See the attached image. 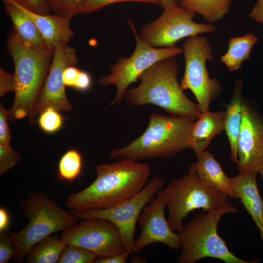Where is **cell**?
Returning <instances> with one entry per match:
<instances>
[{"label": "cell", "mask_w": 263, "mask_h": 263, "mask_svg": "<svg viewBox=\"0 0 263 263\" xmlns=\"http://www.w3.org/2000/svg\"><path fill=\"white\" fill-rule=\"evenodd\" d=\"M225 111L208 110L194 121L189 134L190 149L197 157L208 147L212 139L224 131Z\"/></svg>", "instance_id": "ac0fdd59"}, {"label": "cell", "mask_w": 263, "mask_h": 263, "mask_svg": "<svg viewBox=\"0 0 263 263\" xmlns=\"http://www.w3.org/2000/svg\"><path fill=\"white\" fill-rule=\"evenodd\" d=\"M34 12L42 15L50 14L51 9L45 0H16Z\"/></svg>", "instance_id": "836d02e7"}, {"label": "cell", "mask_w": 263, "mask_h": 263, "mask_svg": "<svg viewBox=\"0 0 263 263\" xmlns=\"http://www.w3.org/2000/svg\"><path fill=\"white\" fill-rule=\"evenodd\" d=\"M8 110L0 104V144L10 145L11 132L8 124Z\"/></svg>", "instance_id": "1f68e13d"}, {"label": "cell", "mask_w": 263, "mask_h": 263, "mask_svg": "<svg viewBox=\"0 0 263 263\" xmlns=\"http://www.w3.org/2000/svg\"><path fill=\"white\" fill-rule=\"evenodd\" d=\"M80 71L75 66L67 67L64 71L63 80L65 86L74 87Z\"/></svg>", "instance_id": "d590c367"}, {"label": "cell", "mask_w": 263, "mask_h": 263, "mask_svg": "<svg viewBox=\"0 0 263 263\" xmlns=\"http://www.w3.org/2000/svg\"><path fill=\"white\" fill-rule=\"evenodd\" d=\"M258 40V38L253 34L230 38L228 50L221 56V61L231 72L239 70L243 62L250 59L251 51Z\"/></svg>", "instance_id": "7402d4cb"}, {"label": "cell", "mask_w": 263, "mask_h": 263, "mask_svg": "<svg viewBox=\"0 0 263 263\" xmlns=\"http://www.w3.org/2000/svg\"><path fill=\"white\" fill-rule=\"evenodd\" d=\"M77 62L75 48L62 42L55 48L49 74L37 99L36 115L49 108L66 112L72 110L73 105L66 94L63 73L67 67L75 66Z\"/></svg>", "instance_id": "4fadbf2b"}, {"label": "cell", "mask_w": 263, "mask_h": 263, "mask_svg": "<svg viewBox=\"0 0 263 263\" xmlns=\"http://www.w3.org/2000/svg\"><path fill=\"white\" fill-rule=\"evenodd\" d=\"M82 158L80 153L72 150L67 151L61 158L58 164L60 177L66 181L75 180L80 174Z\"/></svg>", "instance_id": "d4e9b609"}, {"label": "cell", "mask_w": 263, "mask_h": 263, "mask_svg": "<svg viewBox=\"0 0 263 263\" xmlns=\"http://www.w3.org/2000/svg\"><path fill=\"white\" fill-rule=\"evenodd\" d=\"M156 196L166 204L168 223L175 232L183 227L184 219L190 212L197 209L209 211L228 201L225 194L206 185L190 166L187 173L171 180Z\"/></svg>", "instance_id": "52a82bcc"}, {"label": "cell", "mask_w": 263, "mask_h": 263, "mask_svg": "<svg viewBox=\"0 0 263 263\" xmlns=\"http://www.w3.org/2000/svg\"><path fill=\"white\" fill-rule=\"evenodd\" d=\"M21 158V155L10 145L0 144V176L15 167Z\"/></svg>", "instance_id": "f1b7e54d"}, {"label": "cell", "mask_w": 263, "mask_h": 263, "mask_svg": "<svg viewBox=\"0 0 263 263\" xmlns=\"http://www.w3.org/2000/svg\"><path fill=\"white\" fill-rule=\"evenodd\" d=\"M182 49L185 67L181 86L184 91L192 92L201 112L204 113L223 90L217 78L210 77L207 67V61L213 59L212 46L207 37L198 35L187 38Z\"/></svg>", "instance_id": "9c48e42d"}, {"label": "cell", "mask_w": 263, "mask_h": 263, "mask_svg": "<svg viewBox=\"0 0 263 263\" xmlns=\"http://www.w3.org/2000/svg\"><path fill=\"white\" fill-rule=\"evenodd\" d=\"M260 174H261V176L262 179V180L263 181V171L261 172Z\"/></svg>", "instance_id": "b9f144b4"}, {"label": "cell", "mask_w": 263, "mask_h": 263, "mask_svg": "<svg viewBox=\"0 0 263 263\" xmlns=\"http://www.w3.org/2000/svg\"><path fill=\"white\" fill-rule=\"evenodd\" d=\"M243 87V79L239 78L235 81L230 103L223 104L225 108L224 131L230 146L231 159L236 164L238 161V139L242 121L244 98L242 94Z\"/></svg>", "instance_id": "44dd1931"}, {"label": "cell", "mask_w": 263, "mask_h": 263, "mask_svg": "<svg viewBox=\"0 0 263 263\" xmlns=\"http://www.w3.org/2000/svg\"><path fill=\"white\" fill-rule=\"evenodd\" d=\"M86 0H45L54 14L75 17Z\"/></svg>", "instance_id": "4316f807"}, {"label": "cell", "mask_w": 263, "mask_h": 263, "mask_svg": "<svg viewBox=\"0 0 263 263\" xmlns=\"http://www.w3.org/2000/svg\"><path fill=\"white\" fill-rule=\"evenodd\" d=\"M59 236L52 235L41 239L26 255L28 263H56L67 245Z\"/></svg>", "instance_id": "603a6c76"}, {"label": "cell", "mask_w": 263, "mask_h": 263, "mask_svg": "<svg viewBox=\"0 0 263 263\" xmlns=\"http://www.w3.org/2000/svg\"><path fill=\"white\" fill-rule=\"evenodd\" d=\"M196 14L180 5L165 9L157 19L141 27L139 37L152 47L169 48L185 38L216 30L213 24L195 22Z\"/></svg>", "instance_id": "30bf717a"}, {"label": "cell", "mask_w": 263, "mask_h": 263, "mask_svg": "<svg viewBox=\"0 0 263 263\" xmlns=\"http://www.w3.org/2000/svg\"><path fill=\"white\" fill-rule=\"evenodd\" d=\"M127 23L136 40L133 53L130 57H119L111 66L110 73L99 77L97 80L102 86H115L116 92L112 104H120L129 86L137 81L139 76L154 63L183 53V49L179 47L156 48L149 45L140 38L133 21L129 19Z\"/></svg>", "instance_id": "ba28073f"}, {"label": "cell", "mask_w": 263, "mask_h": 263, "mask_svg": "<svg viewBox=\"0 0 263 263\" xmlns=\"http://www.w3.org/2000/svg\"><path fill=\"white\" fill-rule=\"evenodd\" d=\"M163 10L178 6L180 0H160Z\"/></svg>", "instance_id": "ab89813d"}, {"label": "cell", "mask_w": 263, "mask_h": 263, "mask_svg": "<svg viewBox=\"0 0 263 263\" xmlns=\"http://www.w3.org/2000/svg\"><path fill=\"white\" fill-rule=\"evenodd\" d=\"M57 112L49 108L40 113L38 122L43 131L47 132H53L60 129L62 119Z\"/></svg>", "instance_id": "83f0119b"}, {"label": "cell", "mask_w": 263, "mask_h": 263, "mask_svg": "<svg viewBox=\"0 0 263 263\" xmlns=\"http://www.w3.org/2000/svg\"><path fill=\"white\" fill-rule=\"evenodd\" d=\"M237 207L229 201L220 207L203 211L178 231L181 252L177 257L178 263H195L206 258L219 259L225 263H256L261 259L245 261L231 252L217 231L219 222L227 213H236Z\"/></svg>", "instance_id": "5b68a950"}, {"label": "cell", "mask_w": 263, "mask_h": 263, "mask_svg": "<svg viewBox=\"0 0 263 263\" xmlns=\"http://www.w3.org/2000/svg\"><path fill=\"white\" fill-rule=\"evenodd\" d=\"M255 21L262 24L263 27V0H257V3L248 14Z\"/></svg>", "instance_id": "8d00e7d4"}, {"label": "cell", "mask_w": 263, "mask_h": 263, "mask_svg": "<svg viewBox=\"0 0 263 263\" xmlns=\"http://www.w3.org/2000/svg\"><path fill=\"white\" fill-rule=\"evenodd\" d=\"M150 172L149 165L132 159L96 165L94 181L83 190L71 193L66 206L76 211L114 207L141 191L148 183Z\"/></svg>", "instance_id": "6da1fadb"}, {"label": "cell", "mask_w": 263, "mask_h": 263, "mask_svg": "<svg viewBox=\"0 0 263 263\" xmlns=\"http://www.w3.org/2000/svg\"><path fill=\"white\" fill-rule=\"evenodd\" d=\"M123 1L147 2L161 6L160 0H86L79 9L78 14H88L96 11L107 5Z\"/></svg>", "instance_id": "4dcf8cb0"}, {"label": "cell", "mask_w": 263, "mask_h": 263, "mask_svg": "<svg viewBox=\"0 0 263 263\" xmlns=\"http://www.w3.org/2000/svg\"><path fill=\"white\" fill-rule=\"evenodd\" d=\"M166 207L163 201L156 196L143 208L137 220L140 235L134 241L133 252L138 253L155 243L164 244L173 250L180 249L179 235L168 223L165 214Z\"/></svg>", "instance_id": "9a60e30c"}, {"label": "cell", "mask_w": 263, "mask_h": 263, "mask_svg": "<svg viewBox=\"0 0 263 263\" xmlns=\"http://www.w3.org/2000/svg\"><path fill=\"white\" fill-rule=\"evenodd\" d=\"M90 84L91 79L89 75L80 71L74 87L80 90H85L89 88Z\"/></svg>", "instance_id": "74e56055"}, {"label": "cell", "mask_w": 263, "mask_h": 263, "mask_svg": "<svg viewBox=\"0 0 263 263\" xmlns=\"http://www.w3.org/2000/svg\"><path fill=\"white\" fill-rule=\"evenodd\" d=\"M7 50L15 66V98L8 110V118L16 120L28 117L31 124L37 122L35 110L38 96L49 74L54 51L41 52L26 48L11 34Z\"/></svg>", "instance_id": "277c9868"}, {"label": "cell", "mask_w": 263, "mask_h": 263, "mask_svg": "<svg viewBox=\"0 0 263 263\" xmlns=\"http://www.w3.org/2000/svg\"><path fill=\"white\" fill-rule=\"evenodd\" d=\"M194 121L173 115L152 113L143 133L128 145L110 150L116 161L165 158L190 149L189 134Z\"/></svg>", "instance_id": "3957f363"}, {"label": "cell", "mask_w": 263, "mask_h": 263, "mask_svg": "<svg viewBox=\"0 0 263 263\" xmlns=\"http://www.w3.org/2000/svg\"><path fill=\"white\" fill-rule=\"evenodd\" d=\"M97 257L91 251L81 246L67 244L63 250L58 263H93Z\"/></svg>", "instance_id": "484cf974"}, {"label": "cell", "mask_w": 263, "mask_h": 263, "mask_svg": "<svg viewBox=\"0 0 263 263\" xmlns=\"http://www.w3.org/2000/svg\"><path fill=\"white\" fill-rule=\"evenodd\" d=\"M130 253L126 250L118 254L108 257L97 258L94 263H125L127 262Z\"/></svg>", "instance_id": "e575fe53"}, {"label": "cell", "mask_w": 263, "mask_h": 263, "mask_svg": "<svg viewBox=\"0 0 263 263\" xmlns=\"http://www.w3.org/2000/svg\"><path fill=\"white\" fill-rule=\"evenodd\" d=\"M132 263H146V260L142 257L139 256H132L131 260Z\"/></svg>", "instance_id": "60d3db41"}, {"label": "cell", "mask_w": 263, "mask_h": 263, "mask_svg": "<svg viewBox=\"0 0 263 263\" xmlns=\"http://www.w3.org/2000/svg\"><path fill=\"white\" fill-rule=\"evenodd\" d=\"M2 1L13 4L34 21L50 50L54 51L60 42L68 44L73 38L74 33L70 26L72 17L50 14H39L27 8L16 0H2Z\"/></svg>", "instance_id": "2e32d148"}, {"label": "cell", "mask_w": 263, "mask_h": 263, "mask_svg": "<svg viewBox=\"0 0 263 263\" xmlns=\"http://www.w3.org/2000/svg\"><path fill=\"white\" fill-rule=\"evenodd\" d=\"M3 2L5 11L13 23L14 32L12 34L14 37L28 49L41 52L50 50L34 21L13 4Z\"/></svg>", "instance_id": "ffe728a7"}, {"label": "cell", "mask_w": 263, "mask_h": 263, "mask_svg": "<svg viewBox=\"0 0 263 263\" xmlns=\"http://www.w3.org/2000/svg\"><path fill=\"white\" fill-rule=\"evenodd\" d=\"M239 172L263 171V114L253 102L244 98L238 139Z\"/></svg>", "instance_id": "5bb4252c"}, {"label": "cell", "mask_w": 263, "mask_h": 263, "mask_svg": "<svg viewBox=\"0 0 263 263\" xmlns=\"http://www.w3.org/2000/svg\"><path fill=\"white\" fill-rule=\"evenodd\" d=\"M257 174L246 171L230 179L238 199L251 216L263 242V201L257 186Z\"/></svg>", "instance_id": "e0dca14e"}, {"label": "cell", "mask_w": 263, "mask_h": 263, "mask_svg": "<svg viewBox=\"0 0 263 263\" xmlns=\"http://www.w3.org/2000/svg\"><path fill=\"white\" fill-rule=\"evenodd\" d=\"M60 231L59 238L67 244L83 247L97 258L126 250L121 232L112 222L101 218L80 220Z\"/></svg>", "instance_id": "7c38bea8"}, {"label": "cell", "mask_w": 263, "mask_h": 263, "mask_svg": "<svg viewBox=\"0 0 263 263\" xmlns=\"http://www.w3.org/2000/svg\"><path fill=\"white\" fill-rule=\"evenodd\" d=\"M28 223L20 231L11 232L16 247L14 261L22 263L30 249L41 239L65 229L79 220L61 208L45 192H29L19 204Z\"/></svg>", "instance_id": "8992f818"}, {"label": "cell", "mask_w": 263, "mask_h": 263, "mask_svg": "<svg viewBox=\"0 0 263 263\" xmlns=\"http://www.w3.org/2000/svg\"><path fill=\"white\" fill-rule=\"evenodd\" d=\"M16 254V247L11 232L7 229L0 232V263H7L14 259Z\"/></svg>", "instance_id": "f546056e"}, {"label": "cell", "mask_w": 263, "mask_h": 263, "mask_svg": "<svg viewBox=\"0 0 263 263\" xmlns=\"http://www.w3.org/2000/svg\"><path fill=\"white\" fill-rule=\"evenodd\" d=\"M9 223V218L6 210L0 208V232L7 230Z\"/></svg>", "instance_id": "f35d334b"}, {"label": "cell", "mask_w": 263, "mask_h": 263, "mask_svg": "<svg viewBox=\"0 0 263 263\" xmlns=\"http://www.w3.org/2000/svg\"><path fill=\"white\" fill-rule=\"evenodd\" d=\"M232 3V0H180L179 5L199 14L212 24L229 13Z\"/></svg>", "instance_id": "cb8c5ba5"}, {"label": "cell", "mask_w": 263, "mask_h": 263, "mask_svg": "<svg viewBox=\"0 0 263 263\" xmlns=\"http://www.w3.org/2000/svg\"><path fill=\"white\" fill-rule=\"evenodd\" d=\"M165 183L161 176L155 174L138 193L114 207L85 211L71 210L70 213L79 220L101 218L113 223L121 232L126 250L132 254L133 252L134 234L139 216L143 208L163 188Z\"/></svg>", "instance_id": "8fae6325"}, {"label": "cell", "mask_w": 263, "mask_h": 263, "mask_svg": "<svg viewBox=\"0 0 263 263\" xmlns=\"http://www.w3.org/2000/svg\"><path fill=\"white\" fill-rule=\"evenodd\" d=\"M176 56L154 63L139 77V84L128 89L124 99L132 106L152 104L171 115L196 120L201 112L198 104L185 94L178 80Z\"/></svg>", "instance_id": "7a4b0ae2"}, {"label": "cell", "mask_w": 263, "mask_h": 263, "mask_svg": "<svg viewBox=\"0 0 263 263\" xmlns=\"http://www.w3.org/2000/svg\"><path fill=\"white\" fill-rule=\"evenodd\" d=\"M197 158V161L190 166L206 185L228 197L238 199L230 178L224 172L220 164L212 153L206 150Z\"/></svg>", "instance_id": "d6986e66"}, {"label": "cell", "mask_w": 263, "mask_h": 263, "mask_svg": "<svg viewBox=\"0 0 263 263\" xmlns=\"http://www.w3.org/2000/svg\"><path fill=\"white\" fill-rule=\"evenodd\" d=\"M15 89L14 74H10L0 68V97Z\"/></svg>", "instance_id": "d6a6232c"}]
</instances>
